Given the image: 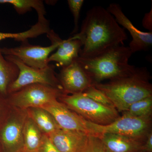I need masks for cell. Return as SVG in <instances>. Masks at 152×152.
Returning a JSON list of instances; mask_svg holds the SVG:
<instances>
[{
  "label": "cell",
  "mask_w": 152,
  "mask_h": 152,
  "mask_svg": "<svg viewBox=\"0 0 152 152\" xmlns=\"http://www.w3.org/2000/svg\"><path fill=\"white\" fill-rule=\"evenodd\" d=\"M15 33H5L0 32V41L7 39H15Z\"/></svg>",
  "instance_id": "cell-28"
},
{
  "label": "cell",
  "mask_w": 152,
  "mask_h": 152,
  "mask_svg": "<svg viewBox=\"0 0 152 152\" xmlns=\"http://www.w3.org/2000/svg\"><path fill=\"white\" fill-rule=\"evenodd\" d=\"M64 94L62 90L48 85L34 84L28 85L7 97L12 107L27 110L31 107H41L58 99Z\"/></svg>",
  "instance_id": "cell-7"
},
{
  "label": "cell",
  "mask_w": 152,
  "mask_h": 152,
  "mask_svg": "<svg viewBox=\"0 0 152 152\" xmlns=\"http://www.w3.org/2000/svg\"><path fill=\"white\" fill-rule=\"evenodd\" d=\"M152 9L149 12L145 15L142 20V25L146 28L152 32Z\"/></svg>",
  "instance_id": "cell-26"
},
{
  "label": "cell",
  "mask_w": 152,
  "mask_h": 152,
  "mask_svg": "<svg viewBox=\"0 0 152 152\" xmlns=\"http://www.w3.org/2000/svg\"><path fill=\"white\" fill-rule=\"evenodd\" d=\"M39 152H62L53 143L48 135L43 134Z\"/></svg>",
  "instance_id": "cell-25"
},
{
  "label": "cell",
  "mask_w": 152,
  "mask_h": 152,
  "mask_svg": "<svg viewBox=\"0 0 152 152\" xmlns=\"http://www.w3.org/2000/svg\"><path fill=\"white\" fill-rule=\"evenodd\" d=\"M56 53L49 57L48 62L53 61L61 68L67 66L79 57L82 45L80 41L71 37L66 40L59 38Z\"/></svg>",
  "instance_id": "cell-15"
},
{
  "label": "cell",
  "mask_w": 152,
  "mask_h": 152,
  "mask_svg": "<svg viewBox=\"0 0 152 152\" xmlns=\"http://www.w3.org/2000/svg\"><path fill=\"white\" fill-rule=\"evenodd\" d=\"M152 96L136 102L131 105L123 115L134 117H152Z\"/></svg>",
  "instance_id": "cell-20"
},
{
  "label": "cell",
  "mask_w": 152,
  "mask_h": 152,
  "mask_svg": "<svg viewBox=\"0 0 152 152\" xmlns=\"http://www.w3.org/2000/svg\"><path fill=\"white\" fill-rule=\"evenodd\" d=\"M28 152H39V151H36Z\"/></svg>",
  "instance_id": "cell-30"
},
{
  "label": "cell",
  "mask_w": 152,
  "mask_h": 152,
  "mask_svg": "<svg viewBox=\"0 0 152 152\" xmlns=\"http://www.w3.org/2000/svg\"><path fill=\"white\" fill-rule=\"evenodd\" d=\"M96 136L101 140L106 152H142L145 142L113 133Z\"/></svg>",
  "instance_id": "cell-14"
},
{
  "label": "cell",
  "mask_w": 152,
  "mask_h": 152,
  "mask_svg": "<svg viewBox=\"0 0 152 152\" xmlns=\"http://www.w3.org/2000/svg\"><path fill=\"white\" fill-rule=\"evenodd\" d=\"M43 135L34 122L27 115L23 129L24 152L38 151Z\"/></svg>",
  "instance_id": "cell-18"
},
{
  "label": "cell",
  "mask_w": 152,
  "mask_h": 152,
  "mask_svg": "<svg viewBox=\"0 0 152 152\" xmlns=\"http://www.w3.org/2000/svg\"><path fill=\"white\" fill-rule=\"evenodd\" d=\"M27 115L26 110L12 107L5 121L0 126L2 152H24L23 129Z\"/></svg>",
  "instance_id": "cell-9"
},
{
  "label": "cell",
  "mask_w": 152,
  "mask_h": 152,
  "mask_svg": "<svg viewBox=\"0 0 152 152\" xmlns=\"http://www.w3.org/2000/svg\"><path fill=\"white\" fill-rule=\"evenodd\" d=\"M56 76L65 94L83 93L93 85L89 76L77 59L62 68Z\"/></svg>",
  "instance_id": "cell-10"
},
{
  "label": "cell",
  "mask_w": 152,
  "mask_h": 152,
  "mask_svg": "<svg viewBox=\"0 0 152 152\" xmlns=\"http://www.w3.org/2000/svg\"><path fill=\"white\" fill-rule=\"evenodd\" d=\"M6 59L15 64L19 69L18 78L8 87V96L28 85L40 84L55 87L62 90L57 78L55 66L49 64L46 67L37 69L29 66L13 56H4Z\"/></svg>",
  "instance_id": "cell-6"
},
{
  "label": "cell",
  "mask_w": 152,
  "mask_h": 152,
  "mask_svg": "<svg viewBox=\"0 0 152 152\" xmlns=\"http://www.w3.org/2000/svg\"><path fill=\"white\" fill-rule=\"evenodd\" d=\"M152 117H134L123 115L110 124H96L84 119L89 134L97 136L104 133H113L126 136L145 142L151 132Z\"/></svg>",
  "instance_id": "cell-5"
},
{
  "label": "cell",
  "mask_w": 152,
  "mask_h": 152,
  "mask_svg": "<svg viewBox=\"0 0 152 152\" xmlns=\"http://www.w3.org/2000/svg\"><path fill=\"white\" fill-rule=\"evenodd\" d=\"M150 79L146 68L136 67L128 75L94 86L106 95L118 111L124 112L136 102L152 96Z\"/></svg>",
  "instance_id": "cell-2"
},
{
  "label": "cell",
  "mask_w": 152,
  "mask_h": 152,
  "mask_svg": "<svg viewBox=\"0 0 152 152\" xmlns=\"http://www.w3.org/2000/svg\"><path fill=\"white\" fill-rule=\"evenodd\" d=\"M12 108L7 98L0 94V126L5 121Z\"/></svg>",
  "instance_id": "cell-24"
},
{
  "label": "cell",
  "mask_w": 152,
  "mask_h": 152,
  "mask_svg": "<svg viewBox=\"0 0 152 152\" xmlns=\"http://www.w3.org/2000/svg\"><path fill=\"white\" fill-rule=\"evenodd\" d=\"M58 100L83 118L96 124H110L120 117L115 108L98 103L83 93L63 94Z\"/></svg>",
  "instance_id": "cell-4"
},
{
  "label": "cell",
  "mask_w": 152,
  "mask_h": 152,
  "mask_svg": "<svg viewBox=\"0 0 152 152\" xmlns=\"http://www.w3.org/2000/svg\"><path fill=\"white\" fill-rule=\"evenodd\" d=\"M47 36L51 42V45L49 46L32 45L27 42L16 48H2L1 52L4 56L15 57L29 66L37 69L46 67L49 65L50 55L58 47L60 38L53 30H50Z\"/></svg>",
  "instance_id": "cell-8"
},
{
  "label": "cell",
  "mask_w": 152,
  "mask_h": 152,
  "mask_svg": "<svg viewBox=\"0 0 152 152\" xmlns=\"http://www.w3.org/2000/svg\"><path fill=\"white\" fill-rule=\"evenodd\" d=\"M132 54L129 47L120 45L97 56L90 58L79 57L77 60L94 85L105 80H111L132 73L136 68L129 64Z\"/></svg>",
  "instance_id": "cell-3"
},
{
  "label": "cell",
  "mask_w": 152,
  "mask_h": 152,
  "mask_svg": "<svg viewBox=\"0 0 152 152\" xmlns=\"http://www.w3.org/2000/svg\"><path fill=\"white\" fill-rule=\"evenodd\" d=\"M114 17L118 23L128 30L132 37L129 45L132 54L140 51H147L152 45V33L145 32L139 30L124 13L118 4L112 3L107 9Z\"/></svg>",
  "instance_id": "cell-11"
},
{
  "label": "cell",
  "mask_w": 152,
  "mask_h": 152,
  "mask_svg": "<svg viewBox=\"0 0 152 152\" xmlns=\"http://www.w3.org/2000/svg\"><path fill=\"white\" fill-rule=\"evenodd\" d=\"M41 107L50 113L60 129L89 134L85 126L84 119L71 110L58 100L51 102Z\"/></svg>",
  "instance_id": "cell-12"
},
{
  "label": "cell",
  "mask_w": 152,
  "mask_h": 152,
  "mask_svg": "<svg viewBox=\"0 0 152 152\" xmlns=\"http://www.w3.org/2000/svg\"><path fill=\"white\" fill-rule=\"evenodd\" d=\"M82 152H106L101 140L97 136L89 134Z\"/></svg>",
  "instance_id": "cell-23"
},
{
  "label": "cell",
  "mask_w": 152,
  "mask_h": 152,
  "mask_svg": "<svg viewBox=\"0 0 152 152\" xmlns=\"http://www.w3.org/2000/svg\"><path fill=\"white\" fill-rule=\"evenodd\" d=\"M26 111L28 116L34 122L43 134L48 135L60 129L53 116L42 108H29Z\"/></svg>",
  "instance_id": "cell-16"
},
{
  "label": "cell",
  "mask_w": 152,
  "mask_h": 152,
  "mask_svg": "<svg viewBox=\"0 0 152 152\" xmlns=\"http://www.w3.org/2000/svg\"><path fill=\"white\" fill-rule=\"evenodd\" d=\"M142 152H152V132L151 131L148 134L143 146Z\"/></svg>",
  "instance_id": "cell-27"
},
{
  "label": "cell",
  "mask_w": 152,
  "mask_h": 152,
  "mask_svg": "<svg viewBox=\"0 0 152 152\" xmlns=\"http://www.w3.org/2000/svg\"><path fill=\"white\" fill-rule=\"evenodd\" d=\"M10 4L13 6L17 12L23 15L36 10L38 14V20L41 22L48 21L45 18L46 12L42 1L40 0H0V4Z\"/></svg>",
  "instance_id": "cell-19"
},
{
  "label": "cell",
  "mask_w": 152,
  "mask_h": 152,
  "mask_svg": "<svg viewBox=\"0 0 152 152\" xmlns=\"http://www.w3.org/2000/svg\"><path fill=\"white\" fill-rule=\"evenodd\" d=\"M79 40L82 47L79 57L90 58L110 49L124 45L128 36L107 9L95 6L87 12L80 32L71 37Z\"/></svg>",
  "instance_id": "cell-1"
},
{
  "label": "cell",
  "mask_w": 152,
  "mask_h": 152,
  "mask_svg": "<svg viewBox=\"0 0 152 152\" xmlns=\"http://www.w3.org/2000/svg\"><path fill=\"white\" fill-rule=\"evenodd\" d=\"M0 48V94L7 98L9 86L16 80L19 74L18 66L6 59Z\"/></svg>",
  "instance_id": "cell-17"
},
{
  "label": "cell",
  "mask_w": 152,
  "mask_h": 152,
  "mask_svg": "<svg viewBox=\"0 0 152 152\" xmlns=\"http://www.w3.org/2000/svg\"><path fill=\"white\" fill-rule=\"evenodd\" d=\"M68 5L71 12L73 15L75 28L72 33L73 35L77 33L78 31V23L81 10L84 1L83 0H68Z\"/></svg>",
  "instance_id": "cell-22"
},
{
  "label": "cell",
  "mask_w": 152,
  "mask_h": 152,
  "mask_svg": "<svg viewBox=\"0 0 152 152\" xmlns=\"http://www.w3.org/2000/svg\"><path fill=\"white\" fill-rule=\"evenodd\" d=\"M83 93L87 96L98 103L107 107L115 108L113 104L106 95L100 90L96 88L94 85L87 89Z\"/></svg>",
  "instance_id": "cell-21"
},
{
  "label": "cell",
  "mask_w": 152,
  "mask_h": 152,
  "mask_svg": "<svg viewBox=\"0 0 152 152\" xmlns=\"http://www.w3.org/2000/svg\"><path fill=\"white\" fill-rule=\"evenodd\" d=\"M89 134L59 129L48 135L53 143L62 152H82Z\"/></svg>",
  "instance_id": "cell-13"
},
{
  "label": "cell",
  "mask_w": 152,
  "mask_h": 152,
  "mask_svg": "<svg viewBox=\"0 0 152 152\" xmlns=\"http://www.w3.org/2000/svg\"><path fill=\"white\" fill-rule=\"evenodd\" d=\"M0 152H2L1 148V145H0Z\"/></svg>",
  "instance_id": "cell-29"
}]
</instances>
